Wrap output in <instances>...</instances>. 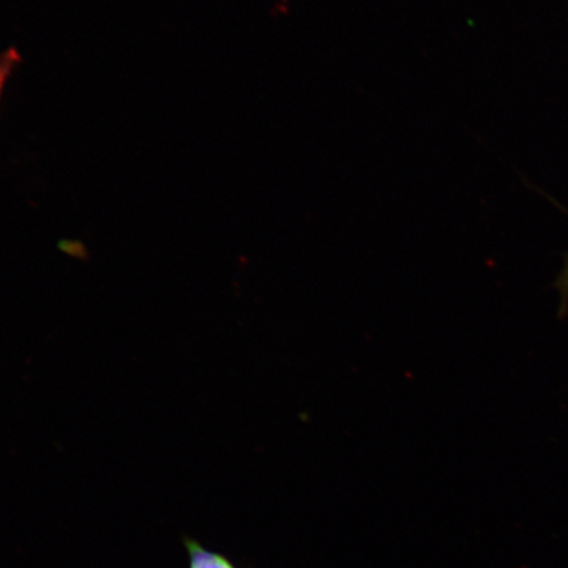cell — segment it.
I'll use <instances>...</instances> for the list:
<instances>
[{"label": "cell", "mask_w": 568, "mask_h": 568, "mask_svg": "<svg viewBox=\"0 0 568 568\" xmlns=\"http://www.w3.org/2000/svg\"><path fill=\"white\" fill-rule=\"evenodd\" d=\"M20 60L21 57L16 48H10L9 51L0 55V94H2L7 78L10 77L13 68L18 65Z\"/></svg>", "instance_id": "2"}, {"label": "cell", "mask_w": 568, "mask_h": 568, "mask_svg": "<svg viewBox=\"0 0 568 568\" xmlns=\"http://www.w3.org/2000/svg\"><path fill=\"white\" fill-rule=\"evenodd\" d=\"M59 247L62 253L70 255V257L80 260L88 257V248L81 241L63 240L59 244Z\"/></svg>", "instance_id": "4"}, {"label": "cell", "mask_w": 568, "mask_h": 568, "mask_svg": "<svg viewBox=\"0 0 568 568\" xmlns=\"http://www.w3.org/2000/svg\"><path fill=\"white\" fill-rule=\"evenodd\" d=\"M183 545L189 556V568H237L224 554L205 549L194 538L184 536Z\"/></svg>", "instance_id": "1"}, {"label": "cell", "mask_w": 568, "mask_h": 568, "mask_svg": "<svg viewBox=\"0 0 568 568\" xmlns=\"http://www.w3.org/2000/svg\"><path fill=\"white\" fill-rule=\"evenodd\" d=\"M560 297V315H565L568 311V254L565 261L562 272H560L556 283Z\"/></svg>", "instance_id": "3"}]
</instances>
